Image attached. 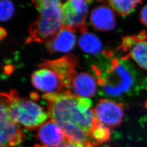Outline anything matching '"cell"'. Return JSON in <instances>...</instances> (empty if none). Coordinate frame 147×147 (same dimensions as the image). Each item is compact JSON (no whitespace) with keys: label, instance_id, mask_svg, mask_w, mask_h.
Here are the masks:
<instances>
[{"label":"cell","instance_id":"6da1fadb","mask_svg":"<svg viewBox=\"0 0 147 147\" xmlns=\"http://www.w3.org/2000/svg\"><path fill=\"white\" fill-rule=\"evenodd\" d=\"M92 69L100 86L101 94L112 98L132 95L138 93L144 84L140 73L127 59L113 57L109 51L107 59Z\"/></svg>","mask_w":147,"mask_h":147},{"label":"cell","instance_id":"7a4b0ae2","mask_svg":"<svg viewBox=\"0 0 147 147\" xmlns=\"http://www.w3.org/2000/svg\"><path fill=\"white\" fill-rule=\"evenodd\" d=\"M42 98L48 102L49 116L58 126L73 125L90 133L95 118L92 100L77 96L71 92L45 94Z\"/></svg>","mask_w":147,"mask_h":147},{"label":"cell","instance_id":"3957f363","mask_svg":"<svg viewBox=\"0 0 147 147\" xmlns=\"http://www.w3.org/2000/svg\"><path fill=\"white\" fill-rule=\"evenodd\" d=\"M7 96L9 115L14 123L32 131L47 121L48 113L37 102L21 98L16 90L7 93Z\"/></svg>","mask_w":147,"mask_h":147},{"label":"cell","instance_id":"277c9868","mask_svg":"<svg viewBox=\"0 0 147 147\" xmlns=\"http://www.w3.org/2000/svg\"><path fill=\"white\" fill-rule=\"evenodd\" d=\"M62 6L39 11V16L28 28V37L25 42H47L56 36L63 27Z\"/></svg>","mask_w":147,"mask_h":147},{"label":"cell","instance_id":"5b68a950","mask_svg":"<svg viewBox=\"0 0 147 147\" xmlns=\"http://www.w3.org/2000/svg\"><path fill=\"white\" fill-rule=\"evenodd\" d=\"M25 137L21 127L9 117L7 93H0V147H18Z\"/></svg>","mask_w":147,"mask_h":147},{"label":"cell","instance_id":"8992f818","mask_svg":"<svg viewBox=\"0 0 147 147\" xmlns=\"http://www.w3.org/2000/svg\"><path fill=\"white\" fill-rule=\"evenodd\" d=\"M93 0H71L62 7L63 27L71 31L82 33L88 31L86 18L88 5Z\"/></svg>","mask_w":147,"mask_h":147},{"label":"cell","instance_id":"52a82bcc","mask_svg":"<svg viewBox=\"0 0 147 147\" xmlns=\"http://www.w3.org/2000/svg\"><path fill=\"white\" fill-rule=\"evenodd\" d=\"M79 61L73 55H68L53 60H43L39 64V68L51 70L57 75L67 89L70 91L71 85L76 76V68Z\"/></svg>","mask_w":147,"mask_h":147},{"label":"cell","instance_id":"ba28073f","mask_svg":"<svg viewBox=\"0 0 147 147\" xmlns=\"http://www.w3.org/2000/svg\"><path fill=\"white\" fill-rule=\"evenodd\" d=\"M118 50L125 53L121 58H132L141 68L147 70V34L146 32L124 37Z\"/></svg>","mask_w":147,"mask_h":147},{"label":"cell","instance_id":"9c48e42d","mask_svg":"<svg viewBox=\"0 0 147 147\" xmlns=\"http://www.w3.org/2000/svg\"><path fill=\"white\" fill-rule=\"evenodd\" d=\"M95 118L109 127H116L123 122L124 110L123 104L112 100H100L94 109Z\"/></svg>","mask_w":147,"mask_h":147},{"label":"cell","instance_id":"30bf717a","mask_svg":"<svg viewBox=\"0 0 147 147\" xmlns=\"http://www.w3.org/2000/svg\"><path fill=\"white\" fill-rule=\"evenodd\" d=\"M32 84L46 94H62L71 92L65 88L57 75L50 69L40 68L32 74Z\"/></svg>","mask_w":147,"mask_h":147},{"label":"cell","instance_id":"8fae6325","mask_svg":"<svg viewBox=\"0 0 147 147\" xmlns=\"http://www.w3.org/2000/svg\"><path fill=\"white\" fill-rule=\"evenodd\" d=\"M36 138L44 147H55L67 141L59 126L53 120L44 123L38 129Z\"/></svg>","mask_w":147,"mask_h":147},{"label":"cell","instance_id":"7c38bea8","mask_svg":"<svg viewBox=\"0 0 147 147\" xmlns=\"http://www.w3.org/2000/svg\"><path fill=\"white\" fill-rule=\"evenodd\" d=\"M76 42L74 32L62 27L56 36L46 42V47L50 53H69L73 49Z\"/></svg>","mask_w":147,"mask_h":147},{"label":"cell","instance_id":"4fadbf2b","mask_svg":"<svg viewBox=\"0 0 147 147\" xmlns=\"http://www.w3.org/2000/svg\"><path fill=\"white\" fill-rule=\"evenodd\" d=\"M90 21L92 26L100 31H110L116 26L114 12L105 5L98 6L93 10Z\"/></svg>","mask_w":147,"mask_h":147},{"label":"cell","instance_id":"5bb4252c","mask_svg":"<svg viewBox=\"0 0 147 147\" xmlns=\"http://www.w3.org/2000/svg\"><path fill=\"white\" fill-rule=\"evenodd\" d=\"M74 94L81 98L92 97L96 93L97 87L94 78L87 73L76 75L71 85Z\"/></svg>","mask_w":147,"mask_h":147},{"label":"cell","instance_id":"9a60e30c","mask_svg":"<svg viewBox=\"0 0 147 147\" xmlns=\"http://www.w3.org/2000/svg\"><path fill=\"white\" fill-rule=\"evenodd\" d=\"M79 44L83 51L89 55H105L107 52L104 50L102 44L99 38L87 32L82 33L79 39Z\"/></svg>","mask_w":147,"mask_h":147},{"label":"cell","instance_id":"2e32d148","mask_svg":"<svg viewBox=\"0 0 147 147\" xmlns=\"http://www.w3.org/2000/svg\"><path fill=\"white\" fill-rule=\"evenodd\" d=\"M89 134L92 141L99 146L110 140V127L105 125L95 118Z\"/></svg>","mask_w":147,"mask_h":147},{"label":"cell","instance_id":"e0dca14e","mask_svg":"<svg viewBox=\"0 0 147 147\" xmlns=\"http://www.w3.org/2000/svg\"><path fill=\"white\" fill-rule=\"evenodd\" d=\"M111 7L119 15L127 16L135 11L143 0H108Z\"/></svg>","mask_w":147,"mask_h":147},{"label":"cell","instance_id":"ac0fdd59","mask_svg":"<svg viewBox=\"0 0 147 147\" xmlns=\"http://www.w3.org/2000/svg\"><path fill=\"white\" fill-rule=\"evenodd\" d=\"M15 13V7L11 0H0V21H8Z\"/></svg>","mask_w":147,"mask_h":147},{"label":"cell","instance_id":"d6986e66","mask_svg":"<svg viewBox=\"0 0 147 147\" xmlns=\"http://www.w3.org/2000/svg\"><path fill=\"white\" fill-rule=\"evenodd\" d=\"M62 0H32V3L38 11L62 6Z\"/></svg>","mask_w":147,"mask_h":147},{"label":"cell","instance_id":"ffe728a7","mask_svg":"<svg viewBox=\"0 0 147 147\" xmlns=\"http://www.w3.org/2000/svg\"><path fill=\"white\" fill-rule=\"evenodd\" d=\"M140 20L142 24L147 27V5L142 8L140 14Z\"/></svg>","mask_w":147,"mask_h":147},{"label":"cell","instance_id":"44dd1931","mask_svg":"<svg viewBox=\"0 0 147 147\" xmlns=\"http://www.w3.org/2000/svg\"><path fill=\"white\" fill-rule=\"evenodd\" d=\"M7 36V32L5 28L0 27V40L4 39Z\"/></svg>","mask_w":147,"mask_h":147},{"label":"cell","instance_id":"7402d4cb","mask_svg":"<svg viewBox=\"0 0 147 147\" xmlns=\"http://www.w3.org/2000/svg\"><path fill=\"white\" fill-rule=\"evenodd\" d=\"M66 144L68 147H85L82 144H78V143H74L73 142H69L67 140L66 141Z\"/></svg>","mask_w":147,"mask_h":147},{"label":"cell","instance_id":"603a6c76","mask_svg":"<svg viewBox=\"0 0 147 147\" xmlns=\"http://www.w3.org/2000/svg\"><path fill=\"white\" fill-rule=\"evenodd\" d=\"M66 142V141H65ZM64 142L63 143H62L58 146H55V147H68L67 146V144H66V142ZM36 147H44V146H40V145H38Z\"/></svg>","mask_w":147,"mask_h":147},{"label":"cell","instance_id":"cb8c5ba5","mask_svg":"<svg viewBox=\"0 0 147 147\" xmlns=\"http://www.w3.org/2000/svg\"><path fill=\"white\" fill-rule=\"evenodd\" d=\"M145 107L147 109V101L146 102V104H145Z\"/></svg>","mask_w":147,"mask_h":147},{"label":"cell","instance_id":"d4e9b609","mask_svg":"<svg viewBox=\"0 0 147 147\" xmlns=\"http://www.w3.org/2000/svg\"><path fill=\"white\" fill-rule=\"evenodd\" d=\"M68 1H71V0H68Z\"/></svg>","mask_w":147,"mask_h":147}]
</instances>
